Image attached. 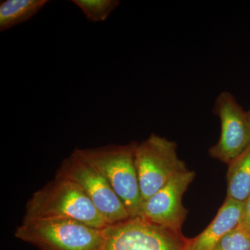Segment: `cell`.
<instances>
[{"instance_id": "cell-6", "label": "cell", "mask_w": 250, "mask_h": 250, "mask_svg": "<svg viewBox=\"0 0 250 250\" xmlns=\"http://www.w3.org/2000/svg\"><path fill=\"white\" fill-rule=\"evenodd\" d=\"M56 175L77 184L108 225L131 218L124 204L113 191L104 176L75 152L62 161Z\"/></svg>"}, {"instance_id": "cell-9", "label": "cell", "mask_w": 250, "mask_h": 250, "mask_svg": "<svg viewBox=\"0 0 250 250\" xmlns=\"http://www.w3.org/2000/svg\"><path fill=\"white\" fill-rule=\"evenodd\" d=\"M244 202L225 199L213 221L190 241L189 250H213L225 235L241 222Z\"/></svg>"}, {"instance_id": "cell-12", "label": "cell", "mask_w": 250, "mask_h": 250, "mask_svg": "<svg viewBox=\"0 0 250 250\" xmlns=\"http://www.w3.org/2000/svg\"><path fill=\"white\" fill-rule=\"evenodd\" d=\"M85 18L92 22H103L119 6L118 0H73Z\"/></svg>"}, {"instance_id": "cell-11", "label": "cell", "mask_w": 250, "mask_h": 250, "mask_svg": "<svg viewBox=\"0 0 250 250\" xmlns=\"http://www.w3.org/2000/svg\"><path fill=\"white\" fill-rule=\"evenodd\" d=\"M47 0H6L0 4L1 32L29 21L46 4Z\"/></svg>"}, {"instance_id": "cell-3", "label": "cell", "mask_w": 250, "mask_h": 250, "mask_svg": "<svg viewBox=\"0 0 250 250\" xmlns=\"http://www.w3.org/2000/svg\"><path fill=\"white\" fill-rule=\"evenodd\" d=\"M15 236L40 250H100L103 229L71 218H45L22 222Z\"/></svg>"}, {"instance_id": "cell-13", "label": "cell", "mask_w": 250, "mask_h": 250, "mask_svg": "<svg viewBox=\"0 0 250 250\" xmlns=\"http://www.w3.org/2000/svg\"><path fill=\"white\" fill-rule=\"evenodd\" d=\"M213 250H250V232L238 225L220 240Z\"/></svg>"}, {"instance_id": "cell-7", "label": "cell", "mask_w": 250, "mask_h": 250, "mask_svg": "<svg viewBox=\"0 0 250 250\" xmlns=\"http://www.w3.org/2000/svg\"><path fill=\"white\" fill-rule=\"evenodd\" d=\"M221 131L218 142L208 149L210 157L228 165L250 144V122L248 113L229 92H221L213 106Z\"/></svg>"}, {"instance_id": "cell-4", "label": "cell", "mask_w": 250, "mask_h": 250, "mask_svg": "<svg viewBox=\"0 0 250 250\" xmlns=\"http://www.w3.org/2000/svg\"><path fill=\"white\" fill-rule=\"evenodd\" d=\"M135 163L143 202L174 176L188 170L177 154V143L155 134L138 143Z\"/></svg>"}, {"instance_id": "cell-5", "label": "cell", "mask_w": 250, "mask_h": 250, "mask_svg": "<svg viewBox=\"0 0 250 250\" xmlns=\"http://www.w3.org/2000/svg\"><path fill=\"white\" fill-rule=\"evenodd\" d=\"M103 232L100 250H189L191 241L141 217L108 225Z\"/></svg>"}, {"instance_id": "cell-10", "label": "cell", "mask_w": 250, "mask_h": 250, "mask_svg": "<svg viewBox=\"0 0 250 250\" xmlns=\"http://www.w3.org/2000/svg\"><path fill=\"white\" fill-rule=\"evenodd\" d=\"M226 198L244 202L250 195V144L228 164Z\"/></svg>"}, {"instance_id": "cell-8", "label": "cell", "mask_w": 250, "mask_h": 250, "mask_svg": "<svg viewBox=\"0 0 250 250\" xmlns=\"http://www.w3.org/2000/svg\"><path fill=\"white\" fill-rule=\"evenodd\" d=\"M195 177V172L190 170L174 176L159 191L143 202L140 217L176 234L183 235L182 227L188 210L182 200Z\"/></svg>"}, {"instance_id": "cell-1", "label": "cell", "mask_w": 250, "mask_h": 250, "mask_svg": "<svg viewBox=\"0 0 250 250\" xmlns=\"http://www.w3.org/2000/svg\"><path fill=\"white\" fill-rule=\"evenodd\" d=\"M59 218L74 219L98 229L108 225L77 184L56 175L33 194L26 205L22 222Z\"/></svg>"}, {"instance_id": "cell-14", "label": "cell", "mask_w": 250, "mask_h": 250, "mask_svg": "<svg viewBox=\"0 0 250 250\" xmlns=\"http://www.w3.org/2000/svg\"><path fill=\"white\" fill-rule=\"evenodd\" d=\"M239 225L250 232V195L244 202L243 215Z\"/></svg>"}, {"instance_id": "cell-15", "label": "cell", "mask_w": 250, "mask_h": 250, "mask_svg": "<svg viewBox=\"0 0 250 250\" xmlns=\"http://www.w3.org/2000/svg\"><path fill=\"white\" fill-rule=\"evenodd\" d=\"M247 113H248V118H249L250 122V106L249 110H248V111H247Z\"/></svg>"}, {"instance_id": "cell-2", "label": "cell", "mask_w": 250, "mask_h": 250, "mask_svg": "<svg viewBox=\"0 0 250 250\" xmlns=\"http://www.w3.org/2000/svg\"><path fill=\"white\" fill-rule=\"evenodd\" d=\"M137 144L131 142L123 146L112 144L86 149L75 148L74 150L104 176L131 218L141 216L143 204L135 163Z\"/></svg>"}]
</instances>
